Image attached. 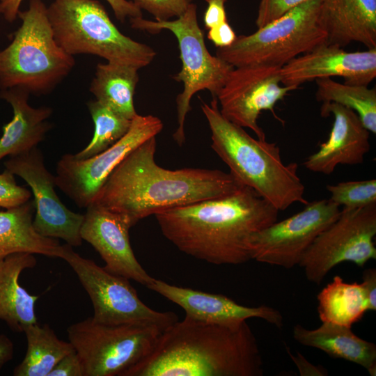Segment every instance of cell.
<instances>
[{
  "label": "cell",
  "mask_w": 376,
  "mask_h": 376,
  "mask_svg": "<svg viewBox=\"0 0 376 376\" xmlns=\"http://www.w3.org/2000/svg\"><path fill=\"white\" fill-rule=\"evenodd\" d=\"M162 331L149 324H100L92 317L67 329L84 376H121L150 353Z\"/></svg>",
  "instance_id": "obj_9"
},
{
  "label": "cell",
  "mask_w": 376,
  "mask_h": 376,
  "mask_svg": "<svg viewBox=\"0 0 376 376\" xmlns=\"http://www.w3.org/2000/svg\"><path fill=\"white\" fill-rule=\"evenodd\" d=\"M340 212V207L330 198L308 202L301 211L252 235L251 260L285 269L299 265L315 239Z\"/></svg>",
  "instance_id": "obj_13"
},
{
  "label": "cell",
  "mask_w": 376,
  "mask_h": 376,
  "mask_svg": "<svg viewBox=\"0 0 376 376\" xmlns=\"http://www.w3.org/2000/svg\"><path fill=\"white\" fill-rule=\"evenodd\" d=\"M139 70L120 63H99L90 91L97 101L132 120L137 115L134 95L139 82Z\"/></svg>",
  "instance_id": "obj_25"
},
{
  "label": "cell",
  "mask_w": 376,
  "mask_h": 376,
  "mask_svg": "<svg viewBox=\"0 0 376 376\" xmlns=\"http://www.w3.org/2000/svg\"><path fill=\"white\" fill-rule=\"evenodd\" d=\"M207 7L204 14L203 21L207 30L217 27L228 22L225 10L227 0H205Z\"/></svg>",
  "instance_id": "obj_36"
},
{
  "label": "cell",
  "mask_w": 376,
  "mask_h": 376,
  "mask_svg": "<svg viewBox=\"0 0 376 376\" xmlns=\"http://www.w3.org/2000/svg\"><path fill=\"white\" fill-rule=\"evenodd\" d=\"M320 0H308L248 36H237L216 56L234 68L265 65L282 67L327 42L318 21Z\"/></svg>",
  "instance_id": "obj_8"
},
{
  "label": "cell",
  "mask_w": 376,
  "mask_h": 376,
  "mask_svg": "<svg viewBox=\"0 0 376 376\" xmlns=\"http://www.w3.org/2000/svg\"><path fill=\"white\" fill-rule=\"evenodd\" d=\"M88 108L95 125L94 134L86 148L74 154L79 159L91 157L107 150L127 132L132 123V120L97 100L89 102Z\"/></svg>",
  "instance_id": "obj_29"
},
{
  "label": "cell",
  "mask_w": 376,
  "mask_h": 376,
  "mask_svg": "<svg viewBox=\"0 0 376 376\" xmlns=\"http://www.w3.org/2000/svg\"><path fill=\"white\" fill-rule=\"evenodd\" d=\"M263 363L246 320L189 317L164 330L150 353L121 376H262Z\"/></svg>",
  "instance_id": "obj_3"
},
{
  "label": "cell",
  "mask_w": 376,
  "mask_h": 376,
  "mask_svg": "<svg viewBox=\"0 0 376 376\" xmlns=\"http://www.w3.org/2000/svg\"><path fill=\"white\" fill-rule=\"evenodd\" d=\"M316 100L322 104L335 102L354 111L364 127L376 133V89L367 86L339 83L331 78L315 79Z\"/></svg>",
  "instance_id": "obj_28"
},
{
  "label": "cell",
  "mask_w": 376,
  "mask_h": 376,
  "mask_svg": "<svg viewBox=\"0 0 376 376\" xmlns=\"http://www.w3.org/2000/svg\"><path fill=\"white\" fill-rule=\"evenodd\" d=\"M156 136L131 151L114 169L95 203L127 216L134 226L150 215L229 195L241 185L230 173L217 169L169 170L155 159Z\"/></svg>",
  "instance_id": "obj_2"
},
{
  "label": "cell",
  "mask_w": 376,
  "mask_h": 376,
  "mask_svg": "<svg viewBox=\"0 0 376 376\" xmlns=\"http://www.w3.org/2000/svg\"><path fill=\"white\" fill-rule=\"evenodd\" d=\"M318 21L328 45L376 47V0H320Z\"/></svg>",
  "instance_id": "obj_20"
},
{
  "label": "cell",
  "mask_w": 376,
  "mask_h": 376,
  "mask_svg": "<svg viewBox=\"0 0 376 376\" xmlns=\"http://www.w3.org/2000/svg\"><path fill=\"white\" fill-rule=\"evenodd\" d=\"M48 376H84L83 364L76 351L63 357Z\"/></svg>",
  "instance_id": "obj_35"
},
{
  "label": "cell",
  "mask_w": 376,
  "mask_h": 376,
  "mask_svg": "<svg viewBox=\"0 0 376 376\" xmlns=\"http://www.w3.org/2000/svg\"><path fill=\"white\" fill-rule=\"evenodd\" d=\"M201 110L211 131L212 150L241 185L252 188L279 211L308 203L297 164H284L275 143L256 139L224 118L216 97L210 104L202 102Z\"/></svg>",
  "instance_id": "obj_4"
},
{
  "label": "cell",
  "mask_w": 376,
  "mask_h": 376,
  "mask_svg": "<svg viewBox=\"0 0 376 376\" xmlns=\"http://www.w3.org/2000/svg\"><path fill=\"white\" fill-rule=\"evenodd\" d=\"M15 352V346L11 339L4 334H0V371L11 361Z\"/></svg>",
  "instance_id": "obj_40"
},
{
  "label": "cell",
  "mask_w": 376,
  "mask_h": 376,
  "mask_svg": "<svg viewBox=\"0 0 376 376\" xmlns=\"http://www.w3.org/2000/svg\"><path fill=\"white\" fill-rule=\"evenodd\" d=\"M376 204L343 208L338 218L315 239L299 265L306 279L320 285L327 274L344 262L363 267L376 259Z\"/></svg>",
  "instance_id": "obj_11"
},
{
  "label": "cell",
  "mask_w": 376,
  "mask_h": 376,
  "mask_svg": "<svg viewBox=\"0 0 376 376\" xmlns=\"http://www.w3.org/2000/svg\"><path fill=\"white\" fill-rule=\"evenodd\" d=\"M281 82L298 86L320 78L340 77L349 85L368 86L376 77V47L361 52H346L327 43L299 55L279 70Z\"/></svg>",
  "instance_id": "obj_17"
},
{
  "label": "cell",
  "mask_w": 376,
  "mask_h": 376,
  "mask_svg": "<svg viewBox=\"0 0 376 376\" xmlns=\"http://www.w3.org/2000/svg\"><path fill=\"white\" fill-rule=\"evenodd\" d=\"M132 226L125 214L93 203L84 214L80 235L100 254L105 263V269L147 286L154 278L144 269L133 252L129 237Z\"/></svg>",
  "instance_id": "obj_16"
},
{
  "label": "cell",
  "mask_w": 376,
  "mask_h": 376,
  "mask_svg": "<svg viewBox=\"0 0 376 376\" xmlns=\"http://www.w3.org/2000/svg\"><path fill=\"white\" fill-rule=\"evenodd\" d=\"M139 9L150 13L155 21H167L182 15L192 0H132Z\"/></svg>",
  "instance_id": "obj_32"
},
{
  "label": "cell",
  "mask_w": 376,
  "mask_h": 376,
  "mask_svg": "<svg viewBox=\"0 0 376 376\" xmlns=\"http://www.w3.org/2000/svg\"><path fill=\"white\" fill-rule=\"evenodd\" d=\"M27 348L24 359L13 370L14 376H48L56 363L74 351L69 341L59 339L48 324L26 326Z\"/></svg>",
  "instance_id": "obj_26"
},
{
  "label": "cell",
  "mask_w": 376,
  "mask_h": 376,
  "mask_svg": "<svg viewBox=\"0 0 376 376\" xmlns=\"http://www.w3.org/2000/svg\"><path fill=\"white\" fill-rule=\"evenodd\" d=\"M361 285L368 305V311L376 310V269L368 268L363 271Z\"/></svg>",
  "instance_id": "obj_38"
},
{
  "label": "cell",
  "mask_w": 376,
  "mask_h": 376,
  "mask_svg": "<svg viewBox=\"0 0 376 376\" xmlns=\"http://www.w3.org/2000/svg\"><path fill=\"white\" fill-rule=\"evenodd\" d=\"M207 36L217 48L230 45L237 38L234 30L228 22L208 30Z\"/></svg>",
  "instance_id": "obj_37"
},
{
  "label": "cell",
  "mask_w": 376,
  "mask_h": 376,
  "mask_svg": "<svg viewBox=\"0 0 376 376\" xmlns=\"http://www.w3.org/2000/svg\"><path fill=\"white\" fill-rule=\"evenodd\" d=\"M308 0H260L256 19L257 28L279 18Z\"/></svg>",
  "instance_id": "obj_34"
},
{
  "label": "cell",
  "mask_w": 376,
  "mask_h": 376,
  "mask_svg": "<svg viewBox=\"0 0 376 376\" xmlns=\"http://www.w3.org/2000/svg\"><path fill=\"white\" fill-rule=\"evenodd\" d=\"M6 170L22 178L31 187L34 196L36 214L33 226L40 235L62 239L72 246L81 245L80 229L84 214L69 210L55 191V176L46 169L44 156L37 148L4 162Z\"/></svg>",
  "instance_id": "obj_15"
},
{
  "label": "cell",
  "mask_w": 376,
  "mask_h": 376,
  "mask_svg": "<svg viewBox=\"0 0 376 376\" xmlns=\"http://www.w3.org/2000/svg\"><path fill=\"white\" fill-rule=\"evenodd\" d=\"M279 212L242 185L229 195L155 216L163 235L180 251L214 265H239L251 260V237L276 221Z\"/></svg>",
  "instance_id": "obj_1"
},
{
  "label": "cell",
  "mask_w": 376,
  "mask_h": 376,
  "mask_svg": "<svg viewBox=\"0 0 376 376\" xmlns=\"http://www.w3.org/2000/svg\"><path fill=\"white\" fill-rule=\"evenodd\" d=\"M31 198L29 190L17 185L14 174L6 169L0 174V207L6 209L15 207Z\"/></svg>",
  "instance_id": "obj_33"
},
{
  "label": "cell",
  "mask_w": 376,
  "mask_h": 376,
  "mask_svg": "<svg viewBox=\"0 0 376 376\" xmlns=\"http://www.w3.org/2000/svg\"><path fill=\"white\" fill-rule=\"evenodd\" d=\"M288 350V349H287ZM288 353L297 366L301 376H327V370L322 366H317L311 363L301 354L293 355L288 350Z\"/></svg>",
  "instance_id": "obj_39"
},
{
  "label": "cell",
  "mask_w": 376,
  "mask_h": 376,
  "mask_svg": "<svg viewBox=\"0 0 376 376\" xmlns=\"http://www.w3.org/2000/svg\"><path fill=\"white\" fill-rule=\"evenodd\" d=\"M57 44L68 54H88L138 69L156 56L150 46L123 34L97 0H54L47 8Z\"/></svg>",
  "instance_id": "obj_6"
},
{
  "label": "cell",
  "mask_w": 376,
  "mask_h": 376,
  "mask_svg": "<svg viewBox=\"0 0 376 376\" xmlns=\"http://www.w3.org/2000/svg\"><path fill=\"white\" fill-rule=\"evenodd\" d=\"M33 200L0 212V261L9 255L27 252L60 258L62 245L55 238L42 236L33 228Z\"/></svg>",
  "instance_id": "obj_24"
},
{
  "label": "cell",
  "mask_w": 376,
  "mask_h": 376,
  "mask_svg": "<svg viewBox=\"0 0 376 376\" xmlns=\"http://www.w3.org/2000/svg\"><path fill=\"white\" fill-rule=\"evenodd\" d=\"M37 260L33 253H15L0 261V320L16 332L36 323V304L39 295L30 294L19 283L22 272L33 268Z\"/></svg>",
  "instance_id": "obj_22"
},
{
  "label": "cell",
  "mask_w": 376,
  "mask_h": 376,
  "mask_svg": "<svg viewBox=\"0 0 376 376\" xmlns=\"http://www.w3.org/2000/svg\"><path fill=\"white\" fill-rule=\"evenodd\" d=\"M163 129L162 120L152 115L137 114L127 132L102 152L85 159L74 154L63 155L56 165L55 182L64 194L79 207L93 203L105 181L134 148Z\"/></svg>",
  "instance_id": "obj_12"
},
{
  "label": "cell",
  "mask_w": 376,
  "mask_h": 376,
  "mask_svg": "<svg viewBox=\"0 0 376 376\" xmlns=\"http://www.w3.org/2000/svg\"><path fill=\"white\" fill-rule=\"evenodd\" d=\"M60 258L70 266L88 293L93 307L92 318L95 322L108 325L149 324L164 331L178 320L173 312H159L145 304L130 279L81 256L72 246L62 245Z\"/></svg>",
  "instance_id": "obj_10"
},
{
  "label": "cell",
  "mask_w": 376,
  "mask_h": 376,
  "mask_svg": "<svg viewBox=\"0 0 376 376\" xmlns=\"http://www.w3.org/2000/svg\"><path fill=\"white\" fill-rule=\"evenodd\" d=\"M330 199L343 208L356 209L376 204V180L347 181L326 187Z\"/></svg>",
  "instance_id": "obj_30"
},
{
  "label": "cell",
  "mask_w": 376,
  "mask_h": 376,
  "mask_svg": "<svg viewBox=\"0 0 376 376\" xmlns=\"http://www.w3.org/2000/svg\"><path fill=\"white\" fill-rule=\"evenodd\" d=\"M130 22L132 28L152 34L169 30L177 38L182 68L173 78L182 83L183 89L175 100L178 127L173 137L181 146L185 142V122L191 109L192 96L207 90L216 97L234 67L207 50L198 24L196 6L193 3L174 20L157 22L139 17L130 18Z\"/></svg>",
  "instance_id": "obj_7"
},
{
  "label": "cell",
  "mask_w": 376,
  "mask_h": 376,
  "mask_svg": "<svg viewBox=\"0 0 376 376\" xmlns=\"http://www.w3.org/2000/svg\"><path fill=\"white\" fill-rule=\"evenodd\" d=\"M22 25L12 42L0 52V88L20 87L30 93L50 92L71 71L73 56L54 39L41 0H30L29 8L19 11Z\"/></svg>",
  "instance_id": "obj_5"
},
{
  "label": "cell",
  "mask_w": 376,
  "mask_h": 376,
  "mask_svg": "<svg viewBox=\"0 0 376 376\" xmlns=\"http://www.w3.org/2000/svg\"><path fill=\"white\" fill-rule=\"evenodd\" d=\"M29 92L20 87H13L0 92V98L12 107L13 116L3 126L0 138V160L15 156L37 147L52 127L47 122L52 110L49 107L33 108L28 104Z\"/></svg>",
  "instance_id": "obj_21"
},
{
  "label": "cell",
  "mask_w": 376,
  "mask_h": 376,
  "mask_svg": "<svg viewBox=\"0 0 376 376\" xmlns=\"http://www.w3.org/2000/svg\"><path fill=\"white\" fill-rule=\"evenodd\" d=\"M351 328L330 322H322L314 329L297 324L292 334L299 343L319 349L331 357L359 364L375 376L376 345L357 336Z\"/></svg>",
  "instance_id": "obj_23"
},
{
  "label": "cell",
  "mask_w": 376,
  "mask_h": 376,
  "mask_svg": "<svg viewBox=\"0 0 376 376\" xmlns=\"http://www.w3.org/2000/svg\"><path fill=\"white\" fill-rule=\"evenodd\" d=\"M320 113L323 117L333 115L332 127L327 141L304 162V167L314 173L329 175L338 164L363 163L370 150V132L357 113L335 102L322 104Z\"/></svg>",
  "instance_id": "obj_18"
},
{
  "label": "cell",
  "mask_w": 376,
  "mask_h": 376,
  "mask_svg": "<svg viewBox=\"0 0 376 376\" xmlns=\"http://www.w3.org/2000/svg\"><path fill=\"white\" fill-rule=\"evenodd\" d=\"M23 0H0V13L4 19L12 22L15 21L19 11ZM111 6L118 20L125 22L127 18L142 17L141 10L132 1L127 0H106Z\"/></svg>",
  "instance_id": "obj_31"
},
{
  "label": "cell",
  "mask_w": 376,
  "mask_h": 376,
  "mask_svg": "<svg viewBox=\"0 0 376 376\" xmlns=\"http://www.w3.org/2000/svg\"><path fill=\"white\" fill-rule=\"evenodd\" d=\"M146 287L178 305L185 316L195 320L226 324L260 318L278 328L283 325L281 313L268 306H243L223 295L180 287L155 278Z\"/></svg>",
  "instance_id": "obj_19"
},
{
  "label": "cell",
  "mask_w": 376,
  "mask_h": 376,
  "mask_svg": "<svg viewBox=\"0 0 376 376\" xmlns=\"http://www.w3.org/2000/svg\"><path fill=\"white\" fill-rule=\"evenodd\" d=\"M318 312L322 322L352 327L368 311L360 283L345 282L335 276L317 296Z\"/></svg>",
  "instance_id": "obj_27"
},
{
  "label": "cell",
  "mask_w": 376,
  "mask_h": 376,
  "mask_svg": "<svg viewBox=\"0 0 376 376\" xmlns=\"http://www.w3.org/2000/svg\"><path fill=\"white\" fill-rule=\"evenodd\" d=\"M281 68L265 65L233 68L216 97L222 116L237 125L250 129L258 139L266 140L258 124L261 111H270L280 120L274 111L276 104L297 88L281 84Z\"/></svg>",
  "instance_id": "obj_14"
}]
</instances>
